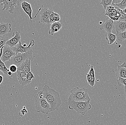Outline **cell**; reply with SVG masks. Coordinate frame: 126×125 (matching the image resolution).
I'll list each match as a JSON object with an SVG mask.
<instances>
[{
	"mask_svg": "<svg viewBox=\"0 0 126 125\" xmlns=\"http://www.w3.org/2000/svg\"><path fill=\"white\" fill-rule=\"evenodd\" d=\"M102 22H100V24H102Z\"/></svg>",
	"mask_w": 126,
	"mask_h": 125,
	"instance_id": "obj_40",
	"label": "cell"
},
{
	"mask_svg": "<svg viewBox=\"0 0 126 125\" xmlns=\"http://www.w3.org/2000/svg\"><path fill=\"white\" fill-rule=\"evenodd\" d=\"M89 74L91 77L95 76L94 70V69L93 66H91L90 69V70L89 71Z\"/></svg>",
	"mask_w": 126,
	"mask_h": 125,
	"instance_id": "obj_31",
	"label": "cell"
},
{
	"mask_svg": "<svg viewBox=\"0 0 126 125\" xmlns=\"http://www.w3.org/2000/svg\"><path fill=\"white\" fill-rule=\"evenodd\" d=\"M122 0H114L112 1V4L116 5L122 2Z\"/></svg>",
	"mask_w": 126,
	"mask_h": 125,
	"instance_id": "obj_34",
	"label": "cell"
},
{
	"mask_svg": "<svg viewBox=\"0 0 126 125\" xmlns=\"http://www.w3.org/2000/svg\"><path fill=\"white\" fill-rule=\"evenodd\" d=\"M34 78H35V77L34 76L33 74L32 73V71H31L27 74V79L28 80L31 81L32 79Z\"/></svg>",
	"mask_w": 126,
	"mask_h": 125,
	"instance_id": "obj_28",
	"label": "cell"
},
{
	"mask_svg": "<svg viewBox=\"0 0 126 125\" xmlns=\"http://www.w3.org/2000/svg\"><path fill=\"white\" fill-rule=\"evenodd\" d=\"M17 77L19 83L22 86L29 84L31 81L28 80L27 79V74L20 72H16Z\"/></svg>",
	"mask_w": 126,
	"mask_h": 125,
	"instance_id": "obj_14",
	"label": "cell"
},
{
	"mask_svg": "<svg viewBox=\"0 0 126 125\" xmlns=\"http://www.w3.org/2000/svg\"><path fill=\"white\" fill-rule=\"evenodd\" d=\"M12 30L11 24L1 23L0 24V36L8 34Z\"/></svg>",
	"mask_w": 126,
	"mask_h": 125,
	"instance_id": "obj_15",
	"label": "cell"
},
{
	"mask_svg": "<svg viewBox=\"0 0 126 125\" xmlns=\"http://www.w3.org/2000/svg\"><path fill=\"white\" fill-rule=\"evenodd\" d=\"M41 92L43 97L50 105L51 111L59 110L61 104V101L58 92L47 85L44 86Z\"/></svg>",
	"mask_w": 126,
	"mask_h": 125,
	"instance_id": "obj_1",
	"label": "cell"
},
{
	"mask_svg": "<svg viewBox=\"0 0 126 125\" xmlns=\"http://www.w3.org/2000/svg\"><path fill=\"white\" fill-rule=\"evenodd\" d=\"M23 1L22 0H0V5L3 6L2 11H8L10 14H14L16 8Z\"/></svg>",
	"mask_w": 126,
	"mask_h": 125,
	"instance_id": "obj_6",
	"label": "cell"
},
{
	"mask_svg": "<svg viewBox=\"0 0 126 125\" xmlns=\"http://www.w3.org/2000/svg\"><path fill=\"white\" fill-rule=\"evenodd\" d=\"M124 95H125V101L126 103V88L124 87Z\"/></svg>",
	"mask_w": 126,
	"mask_h": 125,
	"instance_id": "obj_35",
	"label": "cell"
},
{
	"mask_svg": "<svg viewBox=\"0 0 126 125\" xmlns=\"http://www.w3.org/2000/svg\"><path fill=\"white\" fill-rule=\"evenodd\" d=\"M3 81V77L1 75H0V85L1 83H2V81Z\"/></svg>",
	"mask_w": 126,
	"mask_h": 125,
	"instance_id": "obj_36",
	"label": "cell"
},
{
	"mask_svg": "<svg viewBox=\"0 0 126 125\" xmlns=\"http://www.w3.org/2000/svg\"><path fill=\"white\" fill-rule=\"evenodd\" d=\"M3 48V47L0 50V71H1L3 73L5 76L7 77L9 79H11L8 74L7 70L8 69L6 67L5 63L3 62L1 60V57L2 54Z\"/></svg>",
	"mask_w": 126,
	"mask_h": 125,
	"instance_id": "obj_19",
	"label": "cell"
},
{
	"mask_svg": "<svg viewBox=\"0 0 126 125\" xmlns=\"http://www.w3.org/2000/svg\"><path fill=\"white\" fill-rule=\"evenodd\" d=\"M116 39L119 42H122L126 40V30L123 32H116Z\"/></svg>",
	"mask_w": 126,
	"mask_h": 125,
	"instance_id": "obj_22",
	"label": "cell"
},
{
	"mask_svg": "<svg viewBox=\"0 0 126 125\" xmlns=\"http://www.w3.org/2000/svg\"><path fill=\"white\" fill-rule=\"evenodd\" d=\"M35 42L34 40H31L28 46L24 47L22 45V43L20 41L15 47L12 48V49L13 51L16 53V54H17L19 53H24L30 51V50L31 49V47L33 46Z\"/></svg>",
	"mask_w": 126,
	"mask_h": 125,
	"instance_id": "obj_8",
	"label": "cell"
},
{
	"mask_svg": "<svg viewBox=\"0 0 126 125\" xmlns=\"http://www.w3.org/2000/svg\"><path fill=\"white\" fill-rule=\"evenodd\" d=\"M63 27V24L59 22H55L50 25V29L48 31L49 35H53L55 33L59 32Z\"/></svg>",
	"mask_w": 126,
	"mask_h": 125,
	"instance_id": "obj_16",
	"label": "cell"
},
{
	"mask_svg": "<svg viewBox=\"0 0 126 125\" xmlns=\"http://www.w3.org/2000/svg\"><path fill=\"white\" fill-rule=\"evenodd\" d=\"M31 61L27 59L26 61L23 62L17 69V72H22L28 73L31 72Z\"/></svg>",
	"mask_w": 126,
	"mask_h": 125,
	"instance_id": "obj_13",
	"label": "cell"
},
{
	"mask_svg": "<svg viewBox=\"0 0 126 125\" xmlns=\"http://www.w3.org/2000/svg\"><path fill=\"white\" fill-rule=\"evenodd\" d=\"M123 12L124 13H125V14H126V8H125L124 10H123Z\"/></svg>",
	"mask_w": 126,
	"mask_h": 125,
	"instance_id": "obj_38",
	"label": "cell"
},
{
	"mask_svg": "<svg viewBox=\"0 0 126 125\" xmlns=\"http://www.w3.org/2000/svg\"><path fill=\"white\" fill-rule=\"evenodd\" d=\"M27 45L26 44H24L23 45V46L24 47H27Z\"/></svg>",
	"mask_w": 126,
	"mask_h": 125,
	"instance_id": "obj_39",
	"label": "cell"
},
{
	"mask_svg": "<svg viewBox=\"0 0 126 125\" xmlns=\"http://www.w3.org/2000/svg\"><path fill=\"white\" fill-rule=\"evenodd\" d=\"M16 54V53L13 51L11 47L5 45L3 48L1 60L4 63L5 62L10 60L12 57L14 56Z\"/></svg>",
	"mask_w": 126,
	"mask_h": 125,
	"instance_id": "obj_9",
	"label": "cell"
},
{
	"mask_svg": "<svg viewBox=\"0 0 126 125\" xmlns=\"http://www.w3.org/2000/svg\"><path fill=\"white\" fill-rule=\"evenodd\" d=\"M35 108L37 113L47 114L52 112L51 107L43 97L41 91L34 96Z\"/></svg>",
	"mask_w": 126,
	"mask_h": 125,
	"instance_id": "obj_2",
	"label": "cell"
},
{
	"mask_svg": "<svg viewBox=\"0 0 126 125\" xmlns=\"http://www.w3.org/2000/svg\"><path fill=\"white\" fill-rule=\"evenodd\" d=\"M33 52V50L31 49L27 52L24 53H18L17 54L12 57L10 60L4 62L6 67L9 68L12 65H15L17 67H18L20 65L27 59L32 61L33 60L32 56Z\"/></svg>",
	"mask_w": 126,
	"mask_h": 125,
	"instance_id": "obj_4",
	"label": "cell"
},
{
	"mask_svg": "<svg viewBox=\"0 0 126 125\" xmlns=\"http://www.w3.org/2000/svg\"><path fill=\"white\" fill-rule=\"evenodd\" d=\"M114 24L116 32H123L126 30V21H116Z\"/></svg>",
	"mask_w": 126,
	"mask_h": 125,
	"instance_id": "obj_17",
	"label": "cell"
},
{
	"mask_svg": "<svg viewBox=\"0 0 126 125\" xmlns=\"http://www.w3.org/2000/svg\"><path fill=\"white\" fill-rule=\"evenodd\" d=\"M54 12H52V13H51L50 15V17H49V23L50 24H53L55 23L54 21V20H53V16H54Z\"/></svg>",
	"mask_w": 126,
	"mask_h": 125,
	"instance_id": "obj_30",
	"label": "cell"
},
{
	"mask_svg": "<svg viewBox=\"0 0 126 125\" xmlns=\"http://www.w3.org/2000/svg\"><path fill=\"white\" fill-rule=\"evenodd\" d=\"M17 69L18 67L15 65H11L9 67V69L10 71L12 73H15L17 72Z\"/></svg>",
	"mask_w": 126,
	"mask_h": 125,
	"instance_id": "obj_27",
	"label": "cell"
},
{
	"mask_svg": "<svg viewBox=\"0 0 126 125\" xmlns=\"http://www.w3.org/2000/svg\"><path fill=\"white\" fill-rule=\"evenodd\" d=\"M115 5L120 10L123 11L126 8V0H123L121 3Z\"/></svg>",
	"mask_w": 126,
	"mask_h": 125,
	"instance_id": "obj_24",
	"label": "cell"
},
{
	"mask_svg": "<svg viewBox=\"0 0 126 125\" xmlns=\"http://www.w3.org/2000/svg\"><path fill=\"white\" fill-rule=\"evenodd\" d=\"M53 20H54L55 23V22H59V21L60 20V17L59 15V14L55 12L54 13Z\"/></svg>",
	"mask_w": 126,
	"mask_h": 125,
	"instance_id": "obj_29",
	"label": "cell"
},
{
	"mask_svg": "<svg viewBox=\"0 0 126 125\" xmlns=\"http://www.w3.org/2000/svg\"><path fill=\"white\" fill-rule=\"evenodd\" d=\"M70 93L68 100L80 102L91 101L87 89L75 87L71 90Z\"/></svg>",
	"mask_w": 126,
	"mask_h": 125,
	"instance_id": "obj_3",
	"label": "cell"
},
{
	"mask_svg": "<svg viewBox=\"0 0 126 125\" xmlns=\"http://www.w3.org/2000/svg\"><path fill=\"white\" fill-rule=\"evenodd\" d=\"M52 11L53 8L41 9L40 11V23L47 25V26H49L51 24L49 23V17Z\"/></svg>",
	"mask_w": 126,
	"mask_h": 125,
	"instance_id": "obj_7",
	"label": "cell"
},
{
	"mask_svg": "<svg viewBox=\"0 0 126 125\" xmlns=\"http://www.w3.org/2000/svg\"><path fill=\"white\" fill-rule=\"evenodd\" d=\"M21 7H22V8L23 9V11H24V12L26 13L30 17L31 22H32V20L33 19L36 18V16L39 13V12H40V10H41V9L39 8V10H38V12L37 13L35 16L34 17H32V16L33 11H32L31 5L30 4L28 3L26 1H23L21 3Z\"/></svg>",
	"mask_w": 126,
	"mask_h": 125,
	"instance_id": "obj_10",
	"label": "cell"
},
{
	"mask_svg": "<svg viewBox=\"0 0 126 125\" xmlns=\"http://www.w3.org/2000/svg\"><path fill=\"white\" fill-rule=\"evenodd\" d=\"M118 21H126V15L123 12V11L120 15Z\"/></svg>",
	"mask_w": 126,
	"mask_h": 125,
	"instance_id": "obj_26",
	"label": "cell"
},
{
	"mask_svg": "<svg viewBox=\"0 0 126 125\" xmlns=\"http://www.w3.org/2000/svg\"><path fill=\"white\" fill-rule=\"evenodd\" d=\"M116 76L117 79L121 78L126 79V68L122 66L118 65L116 70Z\"/></svg>",
	"mask_w": 126,
	"mask_h": 125,
	"instance_id": "obj_18",
	"label": "cell"
},
{
	"mask_svg": "<svg viewBox=\"0 0 126 125\" xmlns=\"http://www.w3.org/2000/svg\"><path fill=\"white\" fill-rule=\"evenodd\" d=\"M113 0H102L100 4L102 5L105 10H106L108 7L111 5Z\"/></svg>",
	"mask_w": 126,
	"mask_h": 125,
	"instance_id": "obj_23",
	"label": "cell"
},
{
	"mask_svg": "<svg viewBox=\"0 0 126 125\" xmlns=\"http://www.w3.org/2000/svg\"><path fill=\"white\" fill-rule=\"evenodd\" d=\"M21 39L20 33L19 31L16 32L15 36L11 39L8 40L5 43L6 46L10 47L12 48L15 47Z\"/></svg>",
	"mask_w": 126,
	"mask_h": 125,
	"instance_id": "obj_12",
	"label": "cell"
},
{
	"mask_svg": "<svg viewBox=\"0 0 126 125\" xmlns=\"http://www.w3.org/2000/svg\"><path fill=\"white\" fill-rule=\"evenodd\" d=\"M87 80V82H88V84H90L91 81V77L90 76V75L89 74V73H87L86 74Z\"/></svg>",
	"mask_w": 126,
	"mask_h": 125,
	"instance_id": "obj_33",
	"label": "cell"
},
{
	"mask_svg": "<svg viewBox=\"0 0 126 125\" xmlns=\"http://www.w3.org/2000/svg\"><path fill=\"white\" fill-rule=\"evenodd\" d=\"M117 82L118 85L119 86H122V85H124V87L126 88V79L120 78L118 79Z\"/></svg>",
	"mask_w": 126,
	"mask_h": 125,
	"instance_id": "obj_25",
	"label": "cell"
},
{
	"mask_svg": "<svg viewBox=\"0 0 126 125\" xmlns=\"http://www.w3.org/2000/svg\"><path fill=\"white\" fill-rule=\"evenodd\" d=\"M90 101L80 102L68 100V108L71 110H74L77 113L83 115H85L88 111L91 109Z\"/></svg>",
	"mask_w": 126,
	"mask_h": 125,
	"instance_id": "obj_5",
	"label": "cell"
},
{
	"mask_svg": "<svg viewBox=\"0 0 126 125\" xmlns=\"http://www.w3.org/2000/svg\"><path fill=\"white\" fill-rule=\"evenodd\" d=\"M115 28V25L113 20L111 19L107 18L104 24L100 28L101 30H104L107 33H111L112 30Z\"/></svg>",
	"mask_w": 126,
	"mask_h": 125,
	"instance_id": "obj_11",
	"label": "cell"
},
{
	"mask_svg": "<svg viewBox=\"0 0 126 125\" xmlns=\"http://www.w3.org/2000/svg\"><path fill=\"white\" fill-rule=\"evenodd\" d=\"M8 40H9V37L8 34L0 36V52L1 49L5 46V43Z\"/></svg>",
	"mask_w": 126,
	"mask_h": 125,
	"instance_id": "obj_21",
	"label": "cell"
},
{
	"mask_svg": "<svg viewBox=\"0 0 126 125\" xmlns=\"http://www.w3.org/2000/svg\"><path fill=\"white\" fill-rule=\"evenodd\" d=\"M91 81L90 84L89 85L91 87H93L95 84V76L91 77Z\"/></svg>",
	"mask_w": 126,
	"mask_h": 125,
	"instance_id": "obj_32",
	"label": "cell"
},
{
	"mask_svg": "<svg viewBox=\"0 0 126 125\" xmlns=\"http://www.w3.org/2000/svg\"><path fill=\"white\" fill-rule=\"evenodd\" d=\"M121 65L122 66H123V67L126 68V62H124Z\"/></svg>",
	"mask_w": 126,
	"mask_h": 125,
	"instance_id": "obj_37",
	"label": "cell"
},
{
	"mask_svg": "<svg viewBox=\"0 0 126 125\" xmlns=\"http://www.w3.org/2000/svg\"><path fill=\"white\" fill-rule=\"evenodd\" d=\"M105 35V39L108 41V44L109 45H111L113 44L116 40V35L112 33H106Z\"/></svg>",
	"mask_w": 126,
	"mask_h": 125,
	"instance_id": "obj_20",
	"label": "cell"
}]
</instances>
